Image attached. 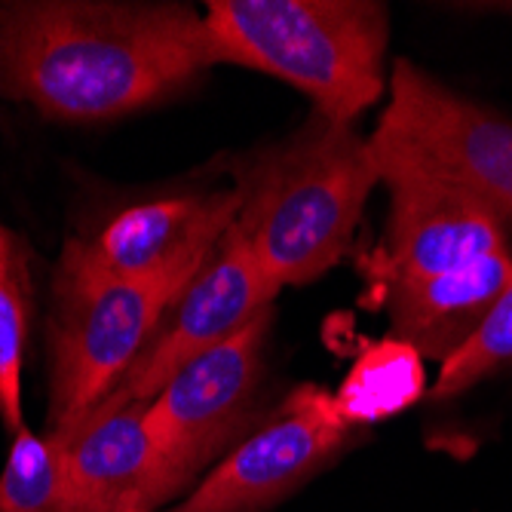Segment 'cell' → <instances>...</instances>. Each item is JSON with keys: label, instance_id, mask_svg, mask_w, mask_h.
<instances>
[{"label": "cell", "instance_id": "cell-1", "mask_svg": "<svg viewBox=\"0 0 512 512\" xmlns=\"http://www.w3.org/2000/svg\"><path fill=\"white\" fill-rule=\"evenodd\" d=\"M221 65L203 13L181 4H0V96L53 120L151 108Z\"/></svg>", "mask_w": 512, "mask_h": 512}, {"label": "cell", "instance_id": "cell-2", "mask_svg": "<svg viewBox=\"0 0 512 512\" xmlns=\"http://www.w3.org/2000/svg\"><path fill=\"white\" fill-rule=\"evenodd\" d=\"M381 181L353 123L310 114L283 142L246 160L234 227L270 283H313L353 246L362 206Z\"/></svg>", "mask_w": 512, "mask_h": 512}, {"label": "cell", "instance_id": "cell-3", "mask_svg": "<svg viewBox=\"0 0 512 512\" xmlns=\"http://www.w3.org/2000/svg\"><path fill=\"white\" fill-rule=\"evenodd\" d=\"M206 28L218 62L301 89L313 111L353 123L387 86L390 19L365 0H212Z\"/></svg>", "mask_w": 512, "mask_h": 512}, {"label": "cell", "instance_id": "cell-4", "mask_svg": "<svg viewBox=\"0 0 512 512\" xmlns=\"http://www.w3.org/2000/svg\"><path fill=\"white\" fill-rule=\"evenodd\" d=\"M197 273L108 279L56 267L50 319V433L96 408Z\"/></svg>", "mask_w": 512, "mask_h": 512}, {"label": "cell", "instance_id": "cell-5", "mask_svg": "<svg viewBox=\"0 0 512 512\" xmlns=\"http://www.w3.org/2000/svg\"><path fill=\"white\" fill-rule=\"evenodd\" d=\"M270 310L224 344L191 359L145 405L157 448V512L169 506L252 421Z\"/></svg>", "mask_w": 512, "mask_h": 512}, {"label": "cell", "instance_id": "cell-6", "mask_svg": "<svg viewBox=\"0 0 512 512\" xmlns=\"http://www.w3.org/2000/svg\"><path fill=\"white\" fill-rule=\"evenodd\" d=\"M387 86L390 105L371 135L473 194L512 227V120L408 59L393 62Z\"/></svg>", "mask_w": 512, "mask_h": 512}, {"label": "cell", "instance_id": "cell-7", "mask_svg": "<svg viewBox=\"0 0 512 512\" xmlns=\"http://www.w3.org/2000/svg\"><path fill=\"white\" fill-rule=\"evenodd\" d=\"M368 145L390 191L387 237L375 261L381 286L439 276L512 246V227L491 206L375 135Z\"/></svg>", "mask_w": 512, "mask_h": 512}, {"label": "cell", "instance_id": "cell-8", "mask_svg": "<svg viewBox=\"0 0 512 512\" xmlns=\"http://www.w3.org/2000/svg\"><path fill=\"white\" fill-rule=\"evenodd\" d=\"M276 295L279 289L261 273L249 243L230 224V230L197 270L188 289L163 313L145 350L138 353L120 384L99 405H148L178 368L224 344L227 338L240 335L246 325L270 310Z\"/></svg>", "mask_w": 512, "mask_h": 512}, {"label": "cell", "instance_id": "cell-9", "mask_svg": "<svg viewBox=\"0 0 512 512\" xmlns=\"http://www.w3.org/2000/svg\"><path fill=\"white\" fill-rule=\"evenodd\" d=\"M347 436L335 393L304 384L264 427L227 451L188 497L163 512H261L316 473Z\"/></svg>", "mask_w": 512, "mask_h": 512}, {"label": "cell", "instance_id": "cell-10", "mask_svg": "<svg viewBox=\"0 0 512 512\" xmlns=\"http://www.w3.org/2000/svg\"><path fill=\"white\" fill-rule=\"evenodd\" d=\"M240 191L166 194L111 215L96 234L65 243L59 267L108 279L197 273L237 221Z\"/></svg>", "mask_w": 512, "mask_h": 512}, {"label": "cell", "instance_id": "cell-11", "mask_svg": "<svg viewBox=\"0 0 512 512\" xmlns=\"http://www.w3.org/2000/svg\"><path fill=\"white\" fill-rule=\"evenodd\" d=\"M56 436L68 457L74 512H157V448L142 402L99 405Z\"/></svg>", "mask_w": 512, "mask_h": 512}, {"label": "cell", "instance_id": "cell-12", "mask_svg": "<svg viewBox=\"0 0 512 512\" xmlns=\"http://www.w3.org/2000/svg\"><path fill=\"white\" fill-rule=\"evenodd\" d=\"M509 270L512 246L439 276L399 279V283L381 286L393 338L411 344L424 359L445 365L476 335L482 319L500 298Z\"/></svg>", "mask_w": 512, "mask_h": 512}, {"label": "cell", "instance_id": "cell-13", "mask_svg": "<svg viewBox=\"0 0 512 512\" xmlns=\"http://www.w3.org/2000/svg\"><path fill=\"white\" fill-rule=\"evenodd\" d=\"M424 356L399 338L368 344L335 393L341 421L356 427L381 424L424 396Z\"/></svg>", "mask_w": 512, "mask_h": 512}, {"label": "cell", "instance_id": "cell-14", "mask_svg": "<svg viewBox=\"0 0 512 512\" xmlns=\"http://www.w3.org/2000/svg\"><path fill=\"white\" fill-rule=\"evenodd\" d=\"M0 512H74L65 445L56 433H13L0 473Z\"/></svg>", "mask_w": 512, "mask_h": 512}, {"label": "cell", "instance_id": "cell-15", "mask_svg": "<svg viewBox=\"0 0 512 512\" xmlns=\"http://www.w3.org/2000/svg\"><path fill=\"white\" fill-rule=\"evenodd\" d=\"M28 338V267L19 240L0 224V421L10 433L25 427L22 362Z\"/></svg>", "mask_w": 512, "mask_h": 512}, {"label": "cell", "instance_id": "cell-16", "mask_svg": "<svg viewBox=\"0 0 512 512\" xmlns=\"http://www.w3.org/2000/svg\"><path fill=\"white\" fill-rule=\"evenodd\" d=\"M512 365V270L509 279L476 329V335L463 344L442 368L433 390L427 393L430 402H448L460 393L473 390L494 371Z\"/></svg>", "mask_w": 512, "mask_h": 512}, {"label": "cell", "instance_id": "cell-17", "mask_svg": "<svg viewBox=\"0 0 512 512\" xmlns=\"http://www.w3.org/2000/svg\"><path fill=\"white\" fill-rule=\"evenodd\" d=\"M503 10H506V13H512V4H506V7H503Z\"/></svg>", "mask_w": 512, "mask_h": 512}]
</instances>
